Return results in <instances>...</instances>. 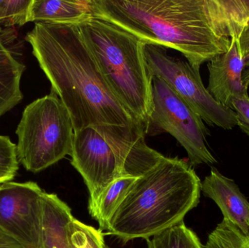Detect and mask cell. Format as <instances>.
Segmentation results:
<instances>
[{
    "label": "cell",
    "instance_id": "obj_9",
    "mask_svg": "<svg viewBox=\"0 0 249 248\" xmlns=\"http://www.w3.org/2000/svg\"><path fill=\"white\" fill-rule=\"evenodd\" d=\"M71 164L81 174L94 203L114 180L122 177L113 150L93 127L74 131Z\"/></svg>",
    "mask_w": 249,
    "mask_h": 248
},
{
    "label": "cell",
    "instance_id": "obj_24",
    "mask_svg": "<svg viewBox=\"0 0 249 248\" xmlns=\"http://www.w3.org/2000/svg\"><path fill=\"white\" fill-rule=\"evenodd\" d=\"M240 45L243 55H246L249 52V28L246 29L241 37H240Z\"/></svg>",
    "mask_w": 249,
    "mask_h": 248
},
{
    "label": "cell",
    "instance_id": "obj_19",
    "mask_svg": "<svg viewBox=\"0 0 249 248\" xmlns=\"http://www.w3.org/2000/svg\"><path fill=\"white\" fill-rule=\"evenodd\" d=\"M205 248H249V234H243L228 220L218 224L209 234Z\"/></svg>",
    "mask_w": 249,
    "mask_h": 248
},
{
    "label": "cell",
    "instance_id": "obj_5",
    "mask_svg": "<svg viewBox=\"0 0 249 248\" xmlns=\"http://www.w3.org/2000/svg\"><path fill=\"white\" fill-rule=\"evenodd\" d=\"M16 133L18 160L28 171L39 173L71 154L72 121L52 90L26 106Z\"/></svg>",
    "mask_w": 249,
    "mask_h": 248
},
{
    "label": "cell",
    "instance_id": "obj_27",
    "mask_svg": "<svg viewBox=\"0 0 249 248\" xmlns=\"http://www.w3.org/2000/svg\"><path fill=\"white\" fill-rule=\"evenodd\" d=\"M249 17L248 18V20H247V28H246V29H249ZM245 29V30H246Z\"/></svg>",
    "mask_w": 249,
    "mask_h": 248
},
{
    "label": "cell",
    "instance_id": "obj_10",
    "mask_svg": "<svg viewBox=\"0 0 249 248\" xmlns=\"http://www.w3.org/2000/svg\"><path fill=\"white\" fill-rule=\"evenodd\" d=\"M93 128L115 152L122 176L139 177L164 157L146 145L143 127L107 125Z\"/></svg>",
    "mask_w": 249,
    "mask_h": 248
},
{
    "label": "cell",
    "instance_id": "obj_13",
    "mask_svg": "<svg viewBox=\"0 0 249 248\" xmlns=\"http://www.w3.org/2000/svg\"><path fill=\"white\" fill-rule=\"evenodd\" d=\"M201 190L213 199L224 215L243 234H249V202L232 179L225 177L215 167L201 183Z\"/></svg>",
    "mask_w": 249,
    "mask_h": 248
},
{
    "label": "cell",
    "instance_id": "obj_22",
    "mask_svg": "<svg viewBox=\"0 0 249 248\" xmlns=\"http://www.w3.org/2000/svg\"><path fill=\"white\" fill-rule=\"evenodd\" d=\"M231 109L236 115L237 125L249 137V96L244 95L232 100Z\"/></svg>",
    "mask_w": 249,
    "mask_h": 248
},
{
    "label": "cell",
    "instance_id": "obj_2",
    "mask_svg": "<svg viewBox=\"0 0 249 248\" xmlns=\"http://www.w3.org/2000/svg\"><path fill=\"white\" fill-rule=\"evenodd\" d=\"M25 40L67 107L74 131L107 125L146 128L114 96L77 24L35 23Z\"/></svg>",
    "mask_w": 249,
    "mask_h": 248
},
{
    "label": "cell",
    "instance_id": "obj_20",
    "mask_svg": "<svg viewBox=\"0 0 249 248\" xmlns=\"http://www.w3.org/2000/svg\"><path fill=\"white\" fill-rule=\"evenodd\" d=\"M32 0H0V27L15 29L28 23Z\"/></svg>",
    "mask_w": 249,
    "mask_h": 248
},
{
    "label": "cell",
    "instance_id": "obj_14",
    "mask_svg": "<svg viewBox=\"0 0 249 248\" xmlns=\"http://www.w3.org/2000/svg\"><path fill=\"white\" fill-rule=\"evenodd\" d=\"M42 232L38 248H69L67 226L73 218L71 208L55 194L43 192Z\"/></svg>",
    "mask_w": 249,
    "mask_h": 248
},
{
    "label": "cell",
    "instance_id": "obj_25",
    "mask_svg": "<svg viewBox=\"0 0 249 248\" xmlns=\"http://www.w3.org/2000/svg\"><path fill=\"white\" fill-rule=\"evenodd\" d=\"M243 83L244 85L249 87V68H246L243 72Z\"/></svg>",
    "mask_w": 249,
    "mask_h": 248
},
{
    "label": "cell",
    "instance_id": "obj_15",
    "mask_svg": "<svg viewBox=\"0 0 249 248\" xmlns=\"http://www.w3.org/2000/svg\"><path fill=\"white\" fill-rule=\"evenodd\" d=\"M92 16V0H32L28 22L77 24Z\"/></svg>",
    "mask_w": 249,
    "mask_h": 248
},
{
    "label": "cell",
    "instance_id": "obj_7",
    "mask_svg": "<svg viewBox=\"0 0 249 248\" xmlns=\"http://www.w3.org/2000/svg\"><path fill=\"white\" fill-rule=\"evenodd\" d=\"M144 55L151 79L164 80L203 122L225 131L236 126L235 112L213 99L203 84L199 68L170 56L166 48L157 45H145Z\"/></svg>",
    "mask_w": 249,
    "mask_h": 248
},
{
    "label": "cell",
    "instance_id": "obj_18",
    "mask_svg": "<svg viewBox=\"0 0 249 248\" xmlns=\"http://www.w3.org/2000/svg\"><path fill=\"white\" fill-rule=\"evenodd\" d=\"M69 248H107L102 230L80 222L73 217L67 226Z\"/></svg>",
    "mask_w": 249,
    "mask_h": 248
},
{
    "label": "cell",
    "instance_id": "obj_1",
    "mask_svg": "<svg viewBox=\"0 0 249 248\" xmlns=\"http://www.w3.org/2000/svg\"><path fill=\"white\" fill-rule=\"evenodd\" d=\"M92 13L146 45L178 51L200 69L241 37L249 0H92Z\"/></svg>",
    "mask_w": 249,
    "mask_h": 248
},
{
    "label": "cell",
    "instance_id": "obj_6",
    "mask_svg": "<svg viewBox=\"0 0 249 248\" xmlns=\"http://www.w3.org/2000/svg\"><path fill=\"white\" fill-rule=\"evenodd\" d=\"M162 132L171 134L184 147L191 165L216 163L206 144V136L210 132L204 122L164 80L154 77L152 110L145 134L156 135Z\"/></svg>",
    "mask_w": 249,
    "mask_h": 248
},
{
    "label": "cell",
    "instance_id": "obj_12",
    "mask_svg": "<svg viewBox=\"0 0 249 248\" xmlns=\"http://www.w3.org/2000/svg\"><path fill=\"white\" fill-rule=\"evenodd\" d=\"M25 69L23 42L16 29L0 27V117L23 100L20 80Z\"/></svg>",
    "mask_w": 249,
    "mask_h": 248
},
{
    "label": "cell",
    "instance_id": "obj_17",
    "mask_svg": "<svg viewBox=\"0 0 249 248\" xmlns=\"http://www.w3.org/2000/svg\"><path fill=\"white\" fill-rule=\"evenodd\" d=\"M146 240L148 248H205L184 221Z\"/></svg>",
    "mask_w": 249,
    "mask_h": 248
},
{
    "label": "cell",
    "instance_id": "obj_11",
    "mask_svg": "<svg viewBox=\"0 0 249 248\" xmlns=\"http://www.w3.org/2000/svg\"><path fill=\"white\" fill-rule=\"evenodd\" d=\"M208 68V91L221 104L231 108L234 99L248 94V87L243 83L245 65L240 36H233L228 50L209 61Z\"/></svg>",
    "mask_w": 249,
    "mask_h": 248
},
{
    "label": "cell",
    "instance_id": "obj_4",
    "mask_svg": "<svg viewBox=\"0 0 249 248\" xmlns=\"http://www.w3.org/2000/svg\"><path fill=\"white\" fill-rule=\"evenodd\" d=\"M77 25L114 96L146 127L152 110L146 44L122 28L94 16Z\"/></svg>",
    "mask_w": 249,
    "mask_h": 248
},
{
    "label": "cell",
    "instance_id": "obj_3",
    "mask_svg": "<svg viewBox=\"0 0 249 248\" xmlns=\"http://www.w3.org/2000/svg\"><path fill=\"white\" fill-rule=\"evenodd\" d=\"M201 182L178 157H163L139 176L108 223L109 234L124 243L156 234L184 221L200 200Z\"/></svg>",
    "mask_w": 249,
    "mask_h": 248
},
{
    "label": "cell",
    "instance_id": "obj_8",
    "mask_svg": "<svg viewBox=\"0 0 249 248\" xmlns=\"http://www.w3.org/2000/svg\"><path fill=\"white\" fill-rule=\"evenodd\" d=\"M43 192L32 182L0 185V228L26 248H39Z\"/></svg>",
    "mask_w": 249,
    "mask_h": 248
},
{
    "label": "cell",
    "instance_id": "obj_26",
    "mask_svg": "<svg viewBox=\"0 0 249 248\" xmlns=\"http://www.w3.org/2000/svg\"><path fill=\"white\" fill-rule=\"evenodd\" d=\"M244 65H245L246 68H249V52L247 55H244Z\"/></svg>",
    "mask_w": 249,
    "mask_h": 248
},
{
    "label": "cell",
    "instance_id": "obj_21",
    "mask_svg": "<svg viewBox=\"0 0 249 248\" xmlns=\"http://www.w3.org/2000/svg\"><path fill=\"white\" fill-rule=\"evenodd\" d=\"M18 169L17 146L10 137L0 135V185L13 180Z\"/></svg>",
    "mask_w": 249,
    "mask_h": 248
},
{
    "label": "cell",
    "instance_id": "obj_16",
    "mask_svg": "<svg viewBox=\"0 0 249 248\" xmlns=\"http://www.w3.org/2000/svg\"><path fill=\"white\" fill-rule=\"evenodd\" d=\"M137 178L122 176L114 180L91 205H89L92 218L99 223L101 230H107L108 223L127 195Z\"/></svg>",
    "mask_w": 249,
    "mask_h": 248
},
{
    "label": "cell",
    "instance_id": "obj_23",
    "mask_svg": "<svg viewBox=\"0 0 249 248\" xmlns=\"http://www.w3.org/2000/svg\"><path fill=\"white\" fill-rule=\"evenodd\" d=\"M0 248H26L14 237L0 228Z\"/></svg>",
    "mask_w": 249,
    "mask_h": 248
}]
</instances>
